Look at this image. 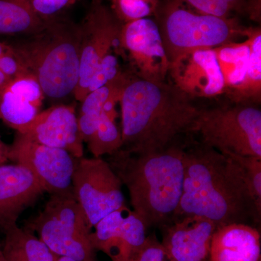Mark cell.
Segmentation results:
<instances>
[{
	"label": "cell",
	"instance_id": "6da1fadb",
	"mask_svg": "<svg viewBox=\"0 0 261 261\" xmlns=\"http://www.w3.org/2000/svg\"><path fill=\"white\" fill-rule=\"evenodd\" d=\"M184 166L183 191L173 219L200 216L217 228L249 224L250 221L260 226L261 211L250 195L241 168L231 158L188 138Z\"/></svg>",
	"mask_w": 261,
	"mask_h": 261
},
{
	"label": "cell",
	"instance_id": "7a4b0ae2",
	"mask_svg": "<svg viewBox=\"0 0 261 261\" xmlns=\"http://www.w3.org/2000/svg\"><path fill=\"white\" fill-rule=\"evenodd\" d=\"M121 149L149 153L181 143L200 114L192 99L172 83L130 75L122 91Z\"/></svg>",
	"mask_w": 261,
	"mask_h": 261
},
{
	"label": "cell",
	"instance_id": "3957f363",
	"mask_svg": "<svg viewBox=\"0 0 261 261\" xmlns=\"http://www.w3.org/2000/svg\"><path fill=\"white\" fill-rule=\"evenodd\" d=\"M186 140L149 153L119 149L108 162L128 190L132 211L146 228L172 221L183 191Z\"/></svg>",
	"mask_w": 261,
	"mask_h": 261
},
{
	"label": "cell",
	"instance_id": "277c9868",
	"mask_svg": "<svg viewBox=\"0 0 261 261\" xmlns=\"http://www.w3.org/2000/svg\"><path fill=\"white\" fill-rule=\"evenodd\" d=\"M82 30L66 15L51 19L39 32L6 41L40 85L45 97L66 99L79 82Z\"/></svg>",
	"mask_w": 261,
	"mask_h": 261
},
{
	"label": "cell",
	"instance_id": "5b68a950",
	"mask_svg": "<svg viewBox=\"0 0 261 261\" xmlns=\"http://www.w3.org/2000/svg\"><path fill=\"white\" fill-rule=\"evenodd\" d=\"M154 20L169 66L192 51L215 49L244 37L237 18L203 14L173 0L161 1Z\"/></svg>",
	"mask_w": 261,
	"mask_h": 261
},
{
	"label": "cell",
	"instance_id": "8992f818",
	"mask_svg": "<svg viewBox=\"0 0 261 261\" xmlns=\"http://www.w3.org/2000/svg\"><path fill=\"white\" fill-rule=\"evenodd\" d=\"M25 228L37 233L56 256L98 261L91 240L93 228L73 195H50L43 210Z\"/></svg>",
	"mask_w": 261,
	"mask_h": 261
},
{
	"label": "cell",
	"instance_id": "52a82bcc",
	"mask_svg": "<svg viewBox=\"0 0 261 261\" xmlns=\"http://www.w3.org/2000/svg\"><path fill=\"white\" fill-rule=\"evenodd\" d=\"M226 155L261 158V111L258 106L232 104L201 108L192 135Z\"/></svg>",
	"mask_w": 261,
	"mask_h": 261
},
{
	"label": "cell",
	"instance_id": "ba28073f",
	"mask_svg": "<svg viewBox=\"0 0 261 261\" xmlns=\"http://www.w3.org/2000/svg\"><path fill=\"white\" fill-rule=\"evenodd\" d=\"M73 193L92 228L108 214L126 205L122 183L102 158L77 159Z\"/></svg>",
	"mask_w": 261,
	"mask_h": 261
},
{
	"label": "cell",
	"instance_id": "9c48e42d",
	"mask_svg": "<svg viewBox=\"0 0 261 261\" xmlns=\"http://www.w3.org/2000/svg\"><path fill=\"white\" fill-rule=\"evenodd\" d=\"M8 160L28 168L49 195H73L72 178L77 159L68 151L42 145L15 132Z\"/></svg>",
	"mask_w": 261,
	"mask_h": 261
},
{
	"label": "cell",
	"instance_id": "30bf717a",
	"mask_svg": "<svg viewBox=\"0 0 261 261\" xmlns=\"http://www.w3.org/2000/svg\"><path fill=\"white\" fill-rule=\"evenodd\" d=\"M82 30L79 82L73 97L82 102L87 95L94 70L113 46L118 44L123 23L115 16L104 0H92L80 23Z\"/></svg>",
	"mask_w": 261,
	"mask_h": 261
},
{
	"label": "cell",
	"instance_id": "8fae6325",
	"mask_svg": "<svg viewBox=\"0 0 261 261\" xmlns=\"http://www.w3.org/2000/svg\"><path fill=\"white\" fill-rule=\"evenodd\" d=\"M118 44L126 51L135 75L165 81L169 64L154 19H139L123 24Z\"/></svg>",
	"mask_w": 261,
	"mask_h": 261
},
{
	"label": "cell",
	"instance_id": "7c38bea8",
	"mask_svg": "<svg viewBox=\"0 0 261 261\" xmlns=\"http://www.w3.org/2000/svg\"><path fill=\"white\" fill-rule=\"evenodd\" d=\"M94 228V248L111 261H133L147 236L145 225L126 205L103 218Z\"/></svg>",
	"mask_w": 261,
	"mask_h": 261
},
{
	"label": "cell",
	"instance_id": "4fadbf2b",
	"mask_svg": "<svg viewBox=\"0 0 261 261\" xmlns=\"http://www.w3.org/2000/svg\"><path fill=\"white\" fill-rule=\"evenodd\" d=\"M20 134L42 145L65 149L76 159L84 157L78 116L72 105H56L41 111Z\"/></svg>",
	"mask_w": 261,
	"mask_h": 261
},
{
	"label": "cell",
	"instance_id": "5bb4252c",
	"mask_svg": "<svg viewBox=\"0 0 261 261\" xmlns=\"http://www.w3.org/2000/svg\"><path fill=\"white\" fill-rule=\"evenodd\" d=\"M173 85L190 98H212L224 93V82L214 49H197L170 65Z\"/></svg>",
	"mask_w": 261,
	"mask_h": 261
},
{
	"label": "cell",
	"instance_id": "9a60e30c",
	"mask_svg": "<svg viewBox=\"0 0 261 261\" xmlns=\"http://www.w3.org/2000/svg\"><path fill=\"white\" fill-rule=\"evenodd\" d=\"M38 178L23 165H0V231L13 226L24 211L44 193Z\"/></svg>",
	"mask_w": 261,
	"mask_h": 261
},
{
	"label": "cell",
	"instance_id": "2e32d148",
	"mask_svg": "<svg viewBox=\"0 0 261 261\" xmlns=\"http://www.w3.org/2000/svg\"><path fill=\"white\" fill-rule=\"evenodd\" d=\"M216 226L200 216L176 218L159 229L163 246L176 261H207Z\"/></svg>",
	"mask_w": 261,
	"mask_h": 261
},
{
	"label": "cell",
	"instance_id": "e0dca14e",
	"mask_svg": "<svg viewBox=\"0 0 261 261\" xmlns=\"http://www.w3.org/2000/svg\"><path fill=\"white\" fill-rule=\"evenodd\" d=\"M44 98L34 75L17 77L0 87V121L21 133L42 111Z\"/></svg>",
	"mask_w": 261,
	"mask_h": 261
},
{
	"label": "cell",
	"instance_id": "ac0fdd59",
	"mask_svg": "<svg viewBox=\"0 0 261 261\" xmlns=\"http://www.w3.org/2000/svg\"><path fill=\"white\" fill-rule=\"evenodd\" d=\"M260 258L258 228L241 223L216 228L211 240L210 261H260Z\"/></svg>",
	"mask_w": 261,
	"mask_h": 261
},
{
	"label": "cell",
	"instance_id": "d6986e66",
	"mask_svg": "<svg viewBox=\"0 0 261 261\" xmlns=\"http://www.w3.org/2000/svg\"><path fill=\"white\" fill-rule=\"evenodd\" d=\"M250 47V58L245 74L240 83L224 90L233 104L259 106L261 102V29L250 27L243 30Z\"/></svg>",
	"mask_w": 261,
	"mask_h": 261
},
{
	"label": "cell",
	"instance_id": "ffe728a7",
	"mask_svg": "<svg viewBox=\"0 0 261 261\" xmlns=\"http://www.w3.org/2000/svg\"><path fill=\"white\" fill-rule=\"evenodd\" d=\"M130 75L128 72H123L116 80L87 94L81 102L80 115L77 116L84 143H87L93 135L108 103L119 102L122 91Z\"/></svg>",
	"mask_w": 261,
	"mask_h": 261
},
{
	"label": "cell",
	"instance_id": "44dd1931",
	"mask_svg": "<svg viewBox=\"0 0 261 261\" xmlns=\"http://www.w3.org/2000/svg\"><path fill=\"white\" fill-rule=\"evenodd\" d=\"M46 21L24 0H0V37H18L40 31Z\"/></svg>",
	"mask_w": 261,
	"mask_h": 261
},
{
	"label": "cell",
	"instance_id": "7402d4cb",
	"mask_svg": "<svg viewBox=\"0 0 261 261\" xmlns=\"http://www.w3.org/2000/svg\"><path fill=\"white\" fill-rule=\"evenodd\" d=\"M198 13L224 18L245 15L260 22L261 0H173Z\"/></svg>",
	"mask_w": 261,
	"mask_h": 261
},
{
	"label": "cell",
	"instance_id": "603a6c76",
	"mask_svg": "<svg viewBox=\"0 0 261 261\" xmlns=\"http://www.w3.org/2000/svg\"><path fill=\"white\" fill-rule=\"evenodd\" d=\"M214 50L224 79V89L240 83L245 74L250 58L247 38L245 42L228 43Z\"/></svg>",
	"mask_w": 261,
	"mask_h": 261
},
{
	"label": "cell",
	"instance_id": "cb8c5ba5",
	"mask_svg": "<svg viewBox=\"0 0 261 261\" xmlns=\"http://www.w3.org/2000/svg\"><path fill=\"white\" fill-rule=\"evenodd\" d=\"M117 116L116 110L105 111L93 135L86 143L94 158L110 156L121 149L123 140L121 128L116 123Z\"/></svg>",
	"mask_w": 261,
	"mask_h": 261
},
{
	"label": "cell",
	"instance_id": "d4e9b609",
	"mask_svg": "<svg viewBox=\"0 0 261 261\" xmlns=\"http://www.w3.org/2000/svg\"><path fill=\"white\" fill-rule=\"evenodd\" d=\"M113 14L124 24L155 15L161 0H108Z\"/></svg>",
	"mask_w": 261,
	"mask_h": 261
},
{
	"label": "cell",
	"instance_id": "484cf974",
	"mask_svg": "<svg viewBox=\"0 0 261 261\" xmlns=\"http://www.w3.org/2000/svg\"><path fill=\"white\" fill-rule=\"evenodd\" d=\"M228 156L241 168L250 195L257 208L261 211V158L245 155Z\"/></svg>",
	"mask_w": 261,
	"mask_h": 261
},
{
	"label": "cell",
	"instance_id": "4316f807",
	"mask_svg": "<svg viewBox=\"0 0 261 261\" xmlns=\"http://www.w3.org/2000/svg\"><path fill=\"white\" fill-rule=\"evenodd\" d=\"M123 73L118 57L108 53L99 63L89 82L87 94L107 85Z\"/></svg>",
	"mask_w": 261,
	"mask_h": 261
},
{
	"label": "cell",
	"instance_id": "83f0119b",
	"mask_svg": "<svg viewBox=\"0 0 261 261\" xmlns=\"http://www.w3.org/2000/svg\"><path fill=\"white\" fill-rule=\"evenodd\" d=\"M19 236L29 261H56V255L35 233L19 227Z\"/></svg>",
	"mask_w": 261,
	"mask_h": 261
},
{
	"label": "cell",
	"instance_id": "f1b7e54d",
	"mask_svg": "<svg viewBox=\"0 0 261 261\" xmlns=\"http://www.w3.org/2000/svg\"><path fill=\"white\" fill-rule=\"evenodd\" d=\"M32 11L44 21L66 15L79 0H24Z\"/></svg>",
	"mask_w": 261,
	"mask_h": 261
},
{
	"label": "cell",
	"instance_id": "f546056e",
	"mask_svg": "<svg viewBox=\"0 0 261 261\" xmlns=\"http://www.w3.org/2000/svg\"><path fill=\"white\" fill-rule=\"evenodd\" d=\"M133 261H176L155 234L147 236Z\"/></svg>",
	"mask_w": 261,
	"mask_h": 261
},
{
	"label": "cell",
	"instance_id": "4dcf8cb0",
	"mask_svg": "<svg viewBox=\"0 0 261 261\" xmlns=\"http://www.w3.org/2000/svg\"><path fill=\"white\" fill-rule=\"evenodd\" d=\"M2 245L5 261H29L19 236L18 225L6 230Z\"/></svg>",
	"mask_w": 261,
	"mask_h": 261
},
{
	"label": "cell",
	"instance_id": "1f68e13d",
	"mask_svg": "<svg viewBox=\"0 0 261 261\" xmlns=\"http://www.w3.org/2000/svg\"><path fill=\"white\" fill-rule=\"evenodd\" d=\"M8 152H9V145L5 144L0 137V165L4 164L9 161Z\"/></svg>",
	"mask_w": 261,
	"mask_h": 261
},
{
	"label": "cell",
	"instance_id": "d6a6232c",
	"mask_svg": "<svg viewBox=\"0 0 261 261\" xmlns=\"http://www.w3.org/2000/svg\"><path fill=\"white\" fill-rule=\"evenodd\" d=\"M8 48V44L6 41L0 40V57L7 50ZM10 81L5 76L4 73L0 70V87H3L10 82Z\"/></svg>",
	"mask_w": 261,
	"mask_h": 261
},
{
	"label": "cell",
	"instance_id": "836d02e7",
	"mask_svg": "<svg viewBox=\"0 0 261 261\" xmlns=\"http://www.w3.org/2000/svg\"><path fill=\"white\" fill-rule=\"evenodd\" d=\"M56 261H75V260H73V259H70V258H69V257L56 256Z\"/></svg>",
	"mask_w": 261,
	"mask_h": 261
},
{
	"label": "cell",
	"instance_id": "e575fe53",
	"mask_svg": "<svg viewBox=\"0 0 261 261\" xmlns=\"http://www.w3.org/2000/svg\"><path fill=\"white\" fill-rule=\"evenodd\" d=\"M0 261H5L4 255H3V248H2L1 245H0Z\"/></svg>",
	"mask_w": 261,
	"mask_h": 261
},
{
	"label": "cell",
	"instance_id": "d590c367",
	"mask_svg": "<svg viewBox=\"0 0 261 261\" xmlns=\"http://www.w3.org/2000/svg\"><path fill=\"white\" fill-rule=\"evenodd\" d=\"M207 261H210V260H209V259H208V260H207Z\"/></svg>",
	"mask_w": 261,
	"mask_h": 261
}]
</instances>
